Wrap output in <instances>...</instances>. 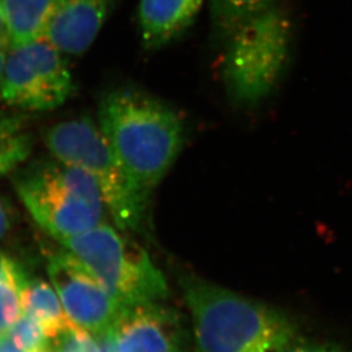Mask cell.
<instances>
[{"instance_id":"6da1fadb","label":"cell","mask_w":352,"mask_h":352,"mask_svg":"<svg viewBox=\"0 0 352 352\" xmlns=\"http://www.w3.org/2000/svg\"><path fill=\"white\" fill-rule=\"evenodd\" d=\"M98 125L134 182L153 197L184 146V119L148 91L124 86L103 95Z\"/></svg>"},{"instance_id":"7a4b0ae2","label":"cell","mask_w":352,"mask_h":352,"mask_svg":"<svg viewBox=\"0 0 352 352\" xmlns=\"http://www.w3.org/2000/svg\"><path fill=\"white\" fill-rule=\"evenodd\" d=\"M195 352H286L296 329L283 312L228 288L186 279Z\"/></svg>"},{"instance_id":"3957f363","label":"cell","mask_w":352,"mask_h":352,"mask_svg":"<svg viewBox=\"0 0 352 352\" xmlns=\"http://www.w3.org/2000/svg\"><path fill=\"white\" fill-rule=\"evenodd\" d=\"M44 142L54 158L91 175L119 230L141 232L144 229L151 197L134 182L98 122L89 117L58 122L46 129Z\"/></svg>"},{"instance_id":"277c9868","label":"cell","mask_w":352,"mask_h":352,"mask_svg":"<svg viewBox=\"0 0 352 352\" xmlns=\"http://www.w3.org/2000/svg\"><path fill=\"white\" fill-rule=\"evenodd\" d=\"M13 183L34 222L58 241L98 227L108 212L91 175L54 157L20 170Z\"/></svg>"},{"instance_id":"5b68a950","label":"cell","mask_w":352,"mask_h":352,"mask_svg":"<svg viewBox=\"0 0 352 352\" xmlns=\"http://www.w3.org/2000/svg\"><path fill=\"white\" fill-rule=\"evenodd\" d=\"M292 31L283 0L231 34L222 60L223 85L231 101L251 107L274 91L287 68Z\"/></svg>"},{"instance_id":"8992f818","label":"cell","mask_w":352,"mask_h":352,"mask_svg":"<svg viewBox=\"0 0 352 352\" xmlns=\"http://www.w3.org/2000/svg\"><path fill=\"white\" fill-rule=\"evenodd\" d=\"M125 310L166 298V280L149 255L134 248L110 224L60 241Z\"/></svg>"},{"instance_id":"52a82bcc","label":"cell","mask_w":352,"mask_h":352,"mask_svg":"<svg viewBox=\"0 0 352 352\" xmlns=\"http://www.w3.org/2000/svg\"><path fill=\"white\" fill-rule=\"evenodd\" d=\"M75 91L65 55L44 38L7 53L0 100L27 111H51Z\"/></svg>"},{"instance_id":"ba28073f","label":"cell","mask_w":352,"mask_h":352,"mask_svg":"<svg viewBox=\"0 0 352 352\" xmlns=\"http://www.w3.org/2000/svg\"><path fill=\"white\" fill-rule=\"evenodd\" d=\"M48 274L69 318L93 336L113 329L126 311L67 250L51 258Z\"/></svg>"},{"instance_id":"9c48e42d","label":"cell","mask_w":352,"mask_h":352,"mask_svg":"<svg viewBox=\"0 0 352 352\" xmlns=\"http://www.w3.org/2000/svg\"><path fill=\"white\" fill-rule=\"evenodd\" d=\"M112 332L119 352H184L179 317L160 302L126 310Z\"/></svg>"},{"instance_id":"30bf717a","label":"cell","mask_w":352,"mask_h":352,"mask_svg":"<svg viewBox=\"0 0 352 352\" xmlns=\"http://www.w3.org/2000/svg\"><path fill=\"white\" fill-rule=\"evenodd\" d=\"M120 0H58L43 38L65 55L91 47Z\"/></svg>"},{"instance_id":"8fae6325","label":"cell","mask_w":352,"mask_h":352,"mask_svg":"<svg viewBox=\"0 0 352 352\" xmlns=\"http://www.w3.org/2000/svg\"><path fill=\"white\" fill-rule=\"evenodd\" d=\"M204 0H140V36L146 51H157L184 34L196 20Z\"/></svg>"},{"instance_id":"7c38bea8","label":"cell","mask_w":352,"mask_h":352,"mask_svg":"<svg viewBox=\"0 0 352 352\" xmlns=\"http://www.w3.org/2000/svg\"><path fill=\"white\" fill-rule=\"evenodd\" d=\"M21 303L24 314L36 319L48 339L74 324L54 289L44 280H30L23 270L19 274Z\"/></svg>"},{"instance_id":"4fadbf2b","label":"cell","mask_w":352,"mask_h":352,"mask_svg":"<svg viewBox=\"0 0 352 352\" xmlns=\"http://www.w3.org/2000/svg\"><path fill=\"white\" fill-rule=\"evenodd\" d=\"M58 0H1L10 27V48L20 47L44 36Z\"/></svg>"},{"instance_id":"5bb4252c","label":"cell","mask_w":352,"mask_h":352,"mask_svg":"<svg viewBox=\"0 0 352 352\" xmlns=\"http://www.w3.org/2000/svg\"><path fill=\"white\" fill-rule=\"evenodd\" d=\"M280 1L283 0H210L214 39L223 45L241 25Z\"/></svg>"},{"instance_id":"9a60e30c","label":"cell","mask_w":352,"mask_h":352,"mask_svg":"<svg viewBox=\"0 0 352 352\" xmlns=\"http://www.w3.org/2000/svg\"><path fill=\"white\" fill-rule=\"evenodd\" d=\"M8 336L15 346L24 352H47L48 338L43 326L24 312L10 329Z\"/></svg>"},{"instance_id":"2e32d148","label":"cell","mask_w":352,"mask_h":352,"mask_svg":"<svg viewBox=\"0 0 352 352\" xmlns=\"http://www.w3.org/2000/svg\"><path fill=\"white\" fill-rule=\"evenodd\" d=\"M96 336L75 322L48 339L47 352H98Z\"/></svg>"},{"instance_id":"e0dca14e","label":"cell","mask_w":352,"mask_h":352,"mask_svg":"<svg viewBox=\"0 0 352 352\" xmlns=\"http://www.w3.org/2000/svg\"><path fill=\"white\" fill-rule=\"evenodd\" d=\"M21 303L19 281H0V338L7 336L10 329L21 317Z\"/></svg>"},{"instance_id":"ac0fdd59","label":"cell","mask_w":352,"mask_h":352,"mask_svg":"<svg viewBox=\"0 0 352 352\" xmlns=\"http://www.w3.org/2000/svg\"><path fill=\"white\" fill-rule=\"evenodd\" d=\"M3 129H0V172L10 170L17 162H20L25 150L20 139L15 136L12 138Z\"/></svg>"},{"instance_id":"d6986e66","label":"cell","mask_w":352,"mask_h":352,"mask_svg":"<svg viewBox=\"0 0 352 352\" xmlns=\"http://www.w3.org/2000/svg\"><path fill=\"white\" fill-rule=\"evenodd\" d=\"M21 269L13 260L0 254V281H19Z\"/></svg>"},{"instance_id":"ffe728a7","label":"cell","mask_w":352,"mask_h":352,"mask_svg":"<svg viewBox=\"0 0 352 352\" xmlns=\"http://www.w3.org/2000/svg\"><path fill=\"white\" fill-rule=\"evenodd\" d=\"M7 47H10V27H8L3 3L0 0V50L6 51Z\"/></svg>"},{"instance_id":"44dd1931","label":"cell","mask_w":352,"mask_h":352,"mask_svg":"<svg viewBox=\"0 0 352 352\" xmlns=\"http://www.w3.org/2000/svg\"><path fill=\"white\" fill-rule=\"evenodd\" d=\"M95 336L98 339V352H119L112 329H110L108 332L103 333V334Z\"/></svg>"},{"instance_id":"7402d4cb","label":"cell","mask_w":352,"mask_h":352,"mask_svg":"<svg viewBox=\"0 0 352 352\" xmlns=\"http://www.w3.org/2000/svg\"><path fill=\"white\" fill-rule=\"evenodd\" d=\"M10 212L7 210L6 204L3 203V198L0 197V241H3V237L10 231Z\"/></svg>"},{"instance_id":"603a6c76","label":"cell","mask_w":352,"mask_h":352,"mask_svg":"<svg viewBox=\"0 0 352 352\" xmlns=\"http://www.w3.org/2000/svg\"><path fill=\"white\" fill-rule=\"evenodd\" d=\"M286 352H340L329 349L325 346H315V344H296L294 343Z\"/></svg>"},{"instance_id":"cb8c5ba5","label":"cell","mask_w":352,"mask_h":352,"mask_svg":"<svg viewBox=\"0 0 352 352\" xmlns=\"http://www.w3.org/2000/svg\"><path fill=\"white\" fill-rule=\"evenodd\" d=\"M0 352H24L23 350H21L20 348H17L15 346V343L12 341L10 336H3L0 338Z\"/></svg>"},{"instance_id":"d4e9b609","label":"cell","mask_w":352,"mask_h":352,"mask_svg":"<svg viewBox=\"0 0 352 352\" xmlns=\"http://www.w3.org/2000/svg\"><path fill=\"white\" fill-rule=\"evenodd\" d=\"M7 53L6 51L0 50V89L3 84V70H5V63H6Z\"/></svg>"}]
</instances>
